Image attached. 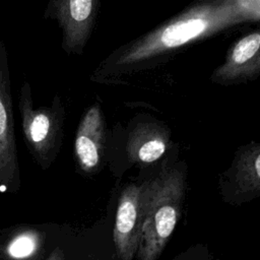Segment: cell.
<instances>
[{
	"label": "cell",
	"mask_w": 260,
	"mask_h": 260,
	"mask_svg": "<svg viewBox=\"0 0 260 260\" xmlns=\"http://www.w3.org/2000/svg\"><path fill=\"white\" fill-rule=\"evenodd\" d=\"M257 17L246 0H206L113 52L94 72L110 74L157 62L195 41Z\"/></svg>",
	"instance_id": "1"
},
{
	"label": "cell",
	"mask_w": 260,
	"mask_h": 260,
	"mask_svg": "<svg viewBox=\"0 0 260 260\" xmlns=\"http://www.w3.org/2000/svg\"><path fill=\"white\" fill-rule=\"evenodd\" d=\"M142 185L144 219L135 257L139 260H156L182 216L186 173L176 168L165 169L156 178Z\"/></svg>",
	"instance_id": "2"
},
{
	"label": "cell",
	"mask_w": 260,
	"mask_h": 260,
	"mask_svg": "<svg viewBox=\"0 0 260 260\" xmlns=\"http://www.w3.org/2000/svg\"><path fill=\"white\" fill-rule=\"evenodd\" d=\"M18 109L26 147L37 165L47 171L57 158L62 146L65 106L60 95L55 94L50 106L35 108L31 87L25 80L19 89Z\"/></svg>",
	"instance_id": "3"
},
{
	"label": "cell",
	"mask_w": 260,
	"mask_h": 260,
	"mask_svg": "<svg viewBox=\"0 0 260 260\" xmlns=\"http://www.w3.org/2000/svg\"><path fill=\"white\" fill-rule=\"evenodd\" d=\"M19 189L20 175L8 55L0 38V190L13 194Z\"/></svg>",
	"instance_id": "4"
},
{
	"label": "cell",
	"mask_w": 260,
	"mask_h": 260,
	"mask_svg": "<svg viewBox=\"0 0 260 260\" xmlns=\"http://www.w3.org/2000/svg\"><path fill=\"white\" fill-rule=\"evenodd\" d=\"M100 0H49L46 18L55 19L62 30V49L81 55L91 35Z\"/></svg>",
	"instance_id": "5"
},
{
	"label": "cell",
	"mask_w": 260,
	"mask_h": 260,
	"mask_svg": "<svg viewBox=\"0 0 260 260\" xmlns=\"http://www.w3.org/2000/svg\"><path fill=\"white\" fill-rule=\"evenodd\" d=\"M143 219V185L129 184L120 194L113 231L119 259L132 260L135 257L141 239Z\"/></svg>",
	"instance_id": "6"
},
{
	"label": "cell",
	"mask_w": 260,
	"mask_h": 260,
	"mask_svg": "<svg viewBox=\"0 0 260 260\" xmlns=\"http://www.w3.org/2000/svg\"><path fill=\"white\" fill-rule=\"evenodd\" d=\"M225 202L243 204L260 196V142L239 148L231 168L220 178Z\"/></svg>",
	"instance_id": "7"
},
{
	"label": "cell",
	"mask_w": 260,
	"mask_h": 260,
	"mask_svg": "<svg viewBox=\"0 0 260 260\" xmlns=\"http://www.w3.org/2000/svg\"><path fill=\"white\" fill-rule=\"evenodd\" d=\"M260 76V28L237 40L229 49L224 62L212 73L211 80L221 85H234Z\"/></svg>",
	"instance_id": "8"
},
{
	"label": "cell",
	"mask_w": 260,
	"mask_h": 260,
	"mask_svg": "<svg viewBox=\"0 0 260 260\" xmlns=\"http://www.w3.org/2000/svg\"><path fill=\"white\" fill-rule=\"evenodd\" d=\"M106 149V122L101 106L95 103L79 121L75 140L74 157L78 170L91 175L102 168Z\"/></svg>",
	"instance_id": "9"
},
{
	"label": "cell",
	"mask_w": 260,
	"mask_h": 260,
	"mask_svg": "<svg viewBox=\"0 0 260 260\" xmlns=\"http://www.w3.org/2000/svg\"><path fill=\"white\" fill-rule=\"evenodd\" d=\"M170 130L160 123H138L129 132L126 152L132 164L150 165L158 160L170 143Z\"/></svg>",
	"instance_id": "10"
},
{
	"label": "cell",
	"mask_w": 260,
	"mask_h": 260,
	"mask_svg": "<svg viewBox=\"0 0 260 260\" xmlns=\"http://www.w3.org/2000/svg\"><path fill=\"white\" fill-rule=\"evenodd\" d=\"M43 246V236L31 229L20 230L15 233L3 246L2 254L7 258H34Z\"/></svg>",
	"instance_id": "11"
}]
</instances>
